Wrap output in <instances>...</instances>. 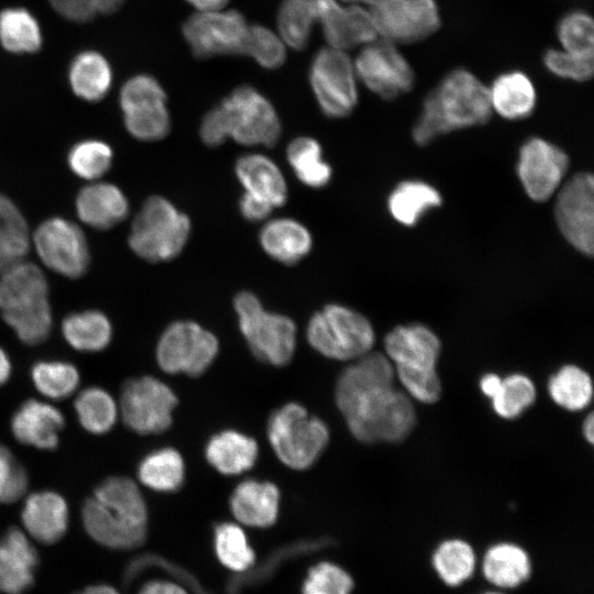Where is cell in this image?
<instances>
[{"instance_id": "cell-1", "label": "cell", "mask_w": 594, "mask_h": 594, "mask_svg": "<svg viewBox=\"0 0 594 594\" xmlns=\"http://www.w3.org/2000/svg\"><path fill=\"white\" fill-rule=\"evenodd\" d=\"M334 398L350 432L364 443L403 441L416 425L413 399L372 371L339 377Z\"/></svg>"}, {"instance_id": "cell-2", "label": "cell", "mask_w": 594, "mask_h": 594, "mask_svg": "<svg viewBox=\"0 0 594 594\" xmlns=\"http://www.w3.org/2000/svg\"><path fill=\"white\" fill-rule=\"evenodd\" d=\"M81 521L87 535L100 546L132 550L146 539V503L133 480L109 476L84 502Z\"/></svg>"}, {"instance_id": "cell-3", "label": "cell", "mask_w": 594, "mask_h": 594, "mask_svg": "<svg viewBox=\"0 0 594 594\" xmlns=\"http://www.w3.org/2000/svg\"><path fill=\"white\" fill-rule=\"evenodd\" d=\"M492 114L488 87L458 68L426 96L411 136L417 145L426 146L441 135L485 124Z\"/></svg>"}, {"instance_id": "cell-4", "label": "cell", "mask_w": 594, "mask_h": 594, "mask_svg": "<svg viewBox=\"0 0 594 594\" xmlns=\"http://www.w3.org/2000/svg\"><path fill=\"white\" fill-rule=\"evenodd\" d=\"M282 134V123L271 101L249 85L234 88L202 118L201 141L211 147L229 139L245 146L275 145Z\"/></svg>"}, {"instance_id": "cell-5", "label": "cell", "mask_w": 594, "mask_h": 594, "mask_svg": "<svg viewBox=\"0 0 594 594\" xmlns=\"http://www.w3.org/2000/svg\"><path fill=\"white\" fill-rule=\"evenodd\" d=\"M48 282L42 270L21 262L0 274V315L21 342L37 345L53 328Z\"/></svg>"}, {"instance_id": "cell-6", "label": "cell", "mask_w": 594, "mask_h": 594, "mask_svg": "<svg viewBox=\"0 0 594 594\" xmlns=\"http://www.w3.org/2000/svg\"><path fill=\"white\" fill-rule=\"evenodd\" d=\"M385 355L405 393L424 404H433L441 396L437 362L441 352L438 336L427 326H398L387 333Z\"/></svg>"}, {"instance_id": "cell-7", "label": "cell", "mask_w": 594, "mask_h": 594, "mask_svg": "<svg viewBox=\"0 0 594 594\" xmlns=\"http://www.w3.org/2000/svg\"><path fill=\"white\" fill-rule=\"evenodd\" d=\"M190 233V218L167 198L153 195L135 215L128 243L146 262H169L180 255Z\"/></svg>"}, {"instance_id": "cell-8", "label": "cell", "mask_w": 594, "mask_h": 594, "mask_svg": "<svg viewBox=\"0 0 594 594\" xmlns=\"http://www.w3.org/2000/svg\"><path fill=\"white\" fill-rule=\"evenodd\" d=\"M270 444L283 464L294 470L310 468L329 442V429L297 403L275 409L267 421Z\"/></svg>"}, {"instance_id": "cell-9", "label": "cell", "mask_w": 594, "mask_h": 594, "mask_svg": "<svg viewBox=\"0 0 594 594\" xmlns=\"http://www.w3.org/2000/svg\"><path fill=\"white\" fill-rule=\"evenodd\" d=\"M238 324L251 352L274 366L288 364L296 349V324L287 316L267 311L250 290L239 292L233 299Z\"/></svg>"}, {"instance_id": "cell-10", "label": "cell", "mask_w": 594, "mask_h": 594, "mask_svg": "<svg viewBox=\"0 0 594 594\" xmlns=\"http://www.w3.org/2000/svg\"><path fill=\"white\" fill-rule=\"evenodd\" d=\"M307 340L326 358L350 361L372 351L375 332L364 315L348 306L329 304L309 319Z\"/></svg>"}, {"instance_id": "cell-11", "label": "cell", "mask_w": 594, "mask_h": 594, "mask_svg": "<svg viewBox=\"0 0 594 594\" xmlns=\"http://www.w3.org/2000/svg\"><path fill=\"white\" fill-rule=\"evenodd\" d=\"M119 103L124 127L135 140L156 142L170 132L167 96L153 76L140 74L128 79L120 90Z\"/></svg>"}, {"instance_id": "cell-12", "label": "cell", "mask_w": 594, "mask_h": 594, "mask_svg": "<svg viewBox=\"0 0 594 594\" xmlns=\"http://www.w3.org/2000/svg\"><path fill=\"white\" fill-rule=\"evenodd\" d=\"M219 351L217 337L191 320H177L166 327L156 346L158 366L168 374H204Z\"/></svg>"}, {"instance_id": "cell-13", "label": "cell", "mask_w": 594, "mask_h": 594, "mask_svg": "<svg viewBox=\"0 0 594 594\" xmlns=\"http://www.w3.org/2000/svg\"><path fill=\"white\" fill-rule=\"evenodd\" d=\"M309 81L324 116L341 119L353 112L359 99L356 74L345 51L319 50L311 61Z\"/></svg>"}, {"instance_id": "cell-14", "label": "cell", "mask_w": 594, "mask_h": 594, "mask_svg": "<svg viewBox=\"0 0 594 594\" xmlns=\"http://www.w3.org/2000/svg\"><path fill=\"white\" fill-rule=\"evenodd\" d=\"M177 404L168 385L153 376H141L123 384L119 410L123 424L133 432L156 435L170 427Z\"/></svg>"}, {"instance_id": "cell-15", "label": "cell", "mask_w": 594, "mask_h": 594, "mask_svg": "<svg viewBox=\"0 0 594 594\" xmlns=\"http://www.w3.org/2000/svg\"><path fill=\"white\" fill-rule=\"evenodd\" d=\"M32 243L42 263L64 277L78 278L89 267L86 235L68 219L52 217L44 220L34 231Z\"/></svg>"}, {"instance_id": "cell-16", "label": "cell", "mask_w": 594, "mask_h": 594, "mask_svg": "<svg viewBox=\"0 0 594 594\" xmlns=\"http://www.w3.org/2000/svg\"><path fill=\"white\" fill-rule=\"evenodd\" d=\"M554 202V219L563 238L586 256L594 252V179L587 172L561 185Z\"/></svg>"}, {"instance_id": "cell-17", "label": "cell", "mask_w": 594, "mask_h": 594, "mask_svg": "<svg viewBox=\"0 0 594 594\" xmlns=\"http://www.w3.org/2000/svg\"><path fill=\"white\" fill-rule=\"evenodd\" d=\"M249 24L235 10L197 12L183 24L182 32L198 58L242 55Z\"/></svg>"}, {"instance_id": "cell-18", "label": "cell", "mask_w": 594, "mask_h": 594, "mask_svg": "<svg viewBox=\"0 0 594 594\" xmlns=\"http://www.w3.org/2000/svg\"><path fill=\"white\" fill-rule=\"evenodd\" d=\"M356 78L385 100L407 94L414 87L415 74L394 43L377 38L365 44L354 63Z\"/></svg>"}, {"instance_id": "cell-19", "label": "cell", "mask_w": 594, "mask_h": 594, "mask_svg": "<svg viewBox=\"0 0 594 594\" xmlns=\"http://www.w3.org/2000/svg\"><path fill=\"white\" fill-rule=\"evenodd\" d=\"M371 7L377 36L394 44L425 40L440 28L435 0H380Z\"/></svg>"}, {"instance_id": "cell-20", "label": "cell", "mask_w": 594, "mask_h": 594, "mask_svg": "<svg viewBox=\"0 0 594 594\" xmlns=\"http://www.w3.org/2000/svg\"><path fill=\"white\" fill-rule=\"evenodd\" d=\"M569 156L556 144L538 136L526 140L519 148L516 172L526 195L544 202L565 180Z\"/></svg>"}, {"instance_id": "cell-21", "label": "cell", "mask_w": 594, "mask_h": 594, "mask_svg": "<svg viewBox=\"0 0 594 594\" xmlns=\"http://www.w3.org/2000/svg\"><path fill=\"white\" fill-rule=\"evenodd\" d=\"M318 23L328 45L341 51L369 44L378 37L370 10L360 4L342 6L337 0H320Z\"/></svg>"}, {"instance_id": "cell-22", "label": "cell", "mask_w": 594, "mask_h": 594, "mask_svg": "<svg viewBox=\"0 0 594 594\" xmlns=\"http://www.w3.org/2000/svg\"><path fill=\"white\" fill-rule=\"evenodd\" d=\"M38 564V552L25 531L12 526L0 536V593L30 591Z\"/></svg>"}, {"instance_id": "cell-23", "label": "cell", "mask_w": 594, "mask_h": 594, "mask_svg": "<svg viewBox=\"0 0 594 594\" xmlns=\"http://www.w3.org/2000/svg\"><path fill=\"white\" fill-rule=\"evenodd\" d=\"M65 427L63 413L55 406L35 399L24 400L10 420L12 436L18 442L38 450H55Z\"/></svg>"}, {"instance_id": "cell-24", "label": "cell", "mask_w": 594, "mask_h": 594, "mask_svg": "<svg viewBox=\"0 0 594 594\" xmlns=\"http://www.w3.org/2000/svg\"><path fill=\"white\" fill-rule=\"evenodd\" d=\"M25 534L43 544L58 542L67 532L69 508L66 499L51 490L29 494L21 510Z\"/></svg>"}, {"instance_id": "cell-25", "label": "cell", "mask_w": 594, "mask_h": 594, "mask_svg": "<svg viewBox=\"0 0 594 594\" xmlns=\"http://www.w3.org/2000/svg\"><path fill=\"white\" fill-rule=\"evenodd\" d=\"M75 207L78 218L97 230L112 229L130 211L129 200L118 186L97 180L79 190Z\"/></svg>"}, {"instance_id": "cell-26", "label": "cell", "mask_w": 594, "mask_h": 594, "mask_svg": "<svg viewBox=\"0 0 594 594\" xmlns=\"http://www.w3.org/2000/svg\"><path fill=\"white\" fill-rule=\"evenodd\" d=\"M280 494L268 481L248 479L232 491L229 505L235 519L250 527L266 528L278 516Z\"/></svg>"}, {"instance_id": "cell-27", "label": "cell", "mask_w": 594, "mask_h": 594, "mask_svg": "<svg viewBox=\"0 0 594 594\" xmlns=\"http://www.w3.org/2000/svg\"><path fill=\"white\" fill-rule=\"evenodd\" d=\"M234 174L244 193L268 202L273 208L286 204L287 182L279 166L263 153H246L234 164Z\"/></svg>"}, {"instance_id": "cell-28", "label": "cell", "mask_w": 594, "mask_h": 594, "mask_svg": "<svg viewBox=\"0 0 594 594\" xmlns=\"http://www.w3.org/2000/svg\"><path fill=\"white\" fill-rule=\"evenodd\" d=\"M258 242L267 256L284 265L299 263L314 246L309 229L287 217L266 220L260 230Z\"/></svg>"}, {"instance_id": "cell-29", "label": "cell", "mask_w": 594, "mask_h": 594, "mask_svg": "<svg viewBox=\"0 0 594 594\" xmlns=\"http://www.w3.org/2000/svg\"><path fill=\"white\" fill-rule=\"evenodd\" d=\"M207 462L223 475H238L249 471L258 457V447L252 437L228 429L215 433L205 448Z\"/></svg>"}, {"instance_id": "cell-30", "label": "cell", "mask_w": 594, "mask_h": 594, "mask_svg": "<svg viewBox=\"0 0 594 594\" xmlns=\"http://www.w3.org/2000/svg\"><path fill=\"white\" fill-rule=\"evenodd\" d=\"M532 564L528 552L512 542L491 546L482 559L485 580L501 590L516 588L531 575Z\"/></svg>"}, {"instance_id": "cell-31", "label": "cell", "mask_w": 594, "mask_h": 594, "mask_svg": "<svg viewBox=\"0 0 594 594\" xmlns=\"http://www.w3.org/2000/svg\"><path fill=\"white\" fill-rule=\"evenodd\" d=\"M488 96L493 112L510 121L529 117L537 101L532 81L525 73L518 70L496 77L488 88Z\"/></svg>"}, {"instance_id": "cell-32", "label": "cell", "mask_w": 594, "mask_h": 594, "mask_svg": "<svg viewBox=\"0 0 594 594\" xmlns=\"http://www.w3.org/2000/svg\"><path fill=\"white\" fill-rule=\"evenodd\" d=\"M441 205L442 197L437 188L418 179L400 182L387 198L391 217L405 227L416 226L427 212Z\"/></svg>"}, {"instance_id": "cell-33", "label": "cell", "mask_w": 594, "mask_h": 594, "mask_svg": "<svg viewBox=\"0 0 594 594\" xmlns=\"http://www.w3.org/2000/svg\"><path fill=\"white\" fill-rule=\"evenodd\" d=\"M69 86L73 92L88 102L103 99L112 85V69L105 56L96 51L77 54L69 65Z\"/></svg>"}, {"instance_id": "cell-34", "label": "cell", "mask_w": 594, "mask_h": 594, "mask_svg": "<svg viewBox=\"0 0 594 594\" xmlns=\"http://www.w3.org/2000/svg\"><path fill=\"white\" fill-rule=\"evenodd\" d=\"M65 341L80 352H100L111 342L113 330L100 310L88 309L67 315L62 321Z\"/></svg>"}, {"instance_id": "cell-35", "label": "cell", "mask_w": 594, "mask_h": 594, "mask_svg": "<svg viewBox=\"0 0 594 594\" xmlns=\"http://www.w3.org/2000/svg\"><path fill=\"white\" fill-rule=\"evenodd\" d=\"M286 158L298 180L312 189L328 186L332 167L323 158L321 144L311 136L293 139L286 148Z\"/></svg>"}, {"instance_id": "cell-36", "label": "cell", "mask_w": 594, "mask_h": 594, "mask_svg": "<svg viewBox=\"0 0 594 594\" xmlns=\"http://www.w3.org/2000/svg\"><path fill=\"white\" fill-rule=\"evenodd\" d=\"M139 481L152 491L173 493L185 480V463L174 448L164 447L147 453L138 465Z\"/></svg>"}, {"instance_id": "cell-37", "label": "cell", "mask_w": 594, "mask_h": 594, "mask_svg": "<svg viewBox=\"0 0 594 594\" xmlns=\"http://www.w3.org/2000/svg\"><path fill=\"white\" fill-rule=\"evenodd\" d=\"M31 242V232L23 213L4 196L0 217V274L24 261Z\"/></svg>"}, {"instance_id": "cell-38", "label": "cell", "mask_w": 594, "mask_h": 594, "mask_svg": "<svg viewBox=\"0 0 594 594\" xmlns=\"http://www.w3.org/2000/svg\"><path fill=\"white\" fill-rule=\"evenodd\" d=\"M43 43L41 26L35 16L24 8H6L0 11V44L13 54H33Z\"/></svg>"}, {"instance_id": "cell-39", "label": "cell", "mask_w": 594, "mask_h": 594, "mask_svg": "<svg viewBox=\"0 0 594 594\" xmlns=\"http://www.w3.org/2000/svg\"><path fill=\"white\" fill-rule=\"evenodd\" d=\"M431 565L448 586L457 587L471 579L476 568L473 547L459 538L440 542L431 556Z\"/></svg>"}, {"instance_id": "cell-40", "label": "cell", "mask_w": 594, "mask_h": 594, "mask_svg": "<svg viewBox=\"0 0 594 594\" xmlns=\"http://www.w3.org/2000/svg\"><path fill=\"white\" fill-rule=\"evenodd\" d=\"M319 14L320 0H283L277 12L278 35L289 47L305 48Z\"/></svg>"}, {"instance_id": "cell-41", "label": "cell", "mask_w": 594, "mask_h": 594, "mask_svg": "<svg viewBox=\"0 0 594 594\" xmlns=\"http://www.w3.org/2000/svg\"><path fill=\"white\" fill-rule=\"evenodd\" d=\"M79 425L91 435H105L117 422L119 408L112 395L99 386L84 388L75 398Z\"/></svg>"}, {"instance_id": "cell-42", "label": "cell", "mask_w": 594, "mask_h": 594, "mask_svg": "<svg viewBox=\"0 0 594 594\" xmlns=\"http://www.w3.org/2000/svg\"><path fill=\"white\" fill-rule=\"evenodd\" d=\"M548 392L560 407L578 411L584 409L592 399L591 376L576 365H564L549 380Z\"/></svg>"}, {"instance_id": "cell-43", "label": "cell", "mask_w": 594, "mask_h": 594, "mask_svg": "<svg viewBox=\"0 0 594 594\" xmlns=\"http://www.w3.org/2000/svg\"><path fill=\"white\" fill-rule=\"evenodd\" d=\"M31 380L41 395L61 400L76 392L80 383V374L70 362L42 360L32 365Z\"/></svg>"}, {"instance_id": "cell-44", "label": "cell", "mask_w": 594, "mask_h": 594, "mask_svg": "<svg viewBox=\"0 0 594 594\" xmlns=\"http://www.w3.org/2000/svg\"><path fill=\"white\" fill-rule=\"evenodd\" d=\"M213 546L219 561L231 571L243 572L254 563L255 553L246 535L235 524H218L213 530Z\"/></svg>"}, {"instance_id": "cell-45", "label": "cell", "mask_w": 594, "mask_h": 594, "mask_svg": "<svg viewBox=\"0 0 594 594\" xmlns=\"http://www.w3.org/2000/svg\"><path fill=\"white\" fill-rule=\"evenodd\" d=\"M112 160L111 146L96 139L75 143L67 154L70 170L76 176L91 182L98 180L110 169Z\"/></svg>"}, {"instance_id": "cell-46", "label": "cell", "mask_w": 594, "mask_h": 594, "mask_svg": "<svg viewBox=\"0 0 594 594\" xmlns=\"http://www.w3.org/2000/svg\"><path fill=\"white\" fill-rule=\"evenodd\" d=\"M535 399V384L524 374H512L502 378L496 394L491 398L494 411L505 419L518 417Z\"/></svg>"}, {"instance_id": "cell-47", "label": "cell", "mask_w": 594, "mask_h": 594, "mask_svg": "<svg viewBox=\"0 0 594 594\" xmlns=\"http://www.w3.org/2000/svg\"><path fill=\"white\" fill-rule=\"evenodd\" d=\"M242 55L252 57L267 69L278 68L286 59L285 43L272 30L260 25H249Z\"/></svg>"}, {"instance_id": "cell-48", "label": "cell", "mask_w": 594, "mask_h": 594, "mask_svg": "<svg viewBox=\"0 0 594 594\" xmlns=\"http://www.w3.org/2000/svg\"><path fill=\"white\" fill-rule=\"evenodd\" d=\"M558 37L563 51L579 55L594 53V23L583 11L570 12L560 20Z\"/></svg>"}, {"instance_id": "cell-49", "label": "cell", "mask_w": 594, "mask_h": 594, "mask_svg": "<svg viewBox=\"0 0 594 594\" xmlns=\"http://www.w3.org/2000/svg\"><path fill=\"white\" fill-rule=\"evenodd\" d=\"M353 586V579L345 570L330 562H320L309 570L302 594H350Z\"/></svg>"}, {"instance_id": "cell-50", "label": "cell", "mask_w": 594, "mask_h": 594, "mask_svg": "<svg viewBox=\"0 0 594 594\" xmlns=\"http://www.w3.org/2000/svg\"><path fill=\"white\" fill-rule=\"evenodd\" d=\"M28 487L26 469L7 446L0 443V504L18 502Z\"/></svg>"}, {"instance_id": "cell-51", "label": "cell", "mask_w": 594, "mask_h": 594, "mask_svg": "<svg viewBox=\"0 0 594 594\" xmlns=\"http://www.w3.org/2000/svg\"><path fill=\"white\" fill-rule=\"evenodd\" d=\"M543 64L553 75L574 81L591 79L594 70L593 55H579L566 51L548 50L543 55Z\"/></svg>"}, {"instance_id": "cell-52", "label": "cell", "mask_w": 594, "mask_h": 594, "mask_svg": "<svg viewBox=\"0 0 594 594\" xmlns=\"http://www.w3.org/2000/svg\"><path fill=\"white\" fill-rule=\"evenodd\" d=\"M53 9L64 19L85 23L99 13L95 0H48Z\"/></svg>"}, {"instance_id": "cell-53", "label": "cell", "mask_w": 594, "mask_h": 594, "mask_svg": "<svg viewBox=\"0 0 594 594\" xmlns=\"http://www.w3.org/2000/svg\"><path fill=\"white\" fill-rule=\"evenodd\" d=\"M273 207L261 198L244 193L239 200V210L244 219L252 222L267 220Z\"/></svg>"}, {"instance_id": "cell-54", "label": "cell", "mask_w": 594, "mask_h": 594, "mask_svg": "<svg viewBox=\"0 0 594 594\" xmlns=\"http://www.w3.org/2000/svg\"><path fill=\"white\" fill-rule=\"evenodd\" d=\"M139 594H187V592L173 582L154 580L145 583Z\"/></svg>"}, {"instance_id": "cell-55", "label": "cell", "mask_w": 594, "mask_h": 594, "mask_svg": "<svg viewBox=\"0 0 594 594\" xmlns=\"http://www.w3.org/2000/svg\"><path fill=\"white\" fill-rule=\"evenodd\" d=\"M501 382L502 378L498 375L488 373L481 378L480 388L485 396L492 398L496 394Z\"/></svg>"}, {"instance_id": "cell-56", "label": "cell", "mask_w": 594, "mask_h": 594, "mask_svg": "<svg viewBox=\"0 0 594 594\" xmlns=\"http://www.w3.org/2000/svg\"><path fill=\"white\" fill-rule=\"evenodd\" d=\"M198 12L218 11L222 10L229 0H186Z\"/></svg>"}, {"instance_id": "cell-57", "label": "cell", "mask_w": 594, "mask_h": 594, "mask_svg": "<svg viewBox=\"0 0 594 594\" xmlns=\"http://www.w3.org/2000/svg\"><path fill=\"white\" fill-rule=\"evenodd\" d=\"M12 364L7 351L0 346V386L4 385L11 377Z\"/></svg>"}, {"instance_id": "cell-58", "label": "cell", "mask_w": 594, "mask_h": 594, "mask_svg": "<svg viewBox=\"0 0 594 594\" xmlns=\"http://www.w3.org/2000/svg\"><path fill=\"white\" fill-rule=\"evenodd\" d=\"M99 13L109 14L119 10L125 0H95Z\"/></svg>"}, {"instance_id": "cell-59", "label": "cell", "mask_w": 594, "mask_h": 594, "mask_svg": "<svg viewBox=\"0 0 594 594\" xmlns=\"http://www.w3.org/2000/svg\"><path fill=\"white\" fill-rule=\"evenodd\" d=\"M75 594H120L114 587L108 584L89 585Z\"/></svg>"}, {"instance_id": "cell-60", "label": "cell", "mask_w": 594, "mask_h": 594, "mask_svg": "<svg viewBox=\"0 0 594 594\" xmlns=\"http://www.w3.org/2000/svg\"><path fill=\"white\" fill-rule=\"evenodd\" d=\"M583 435L590 443L594 440V419L592 413L585 418L583 424Z\"/></svg>"}, {"instance_id": "cell-61", "label": "cell", "mask_w": 594, "mask_h": 594, "mask_svg": "<svg viewBox=\"0 0 594 594\" xmlns=\"http://www.w3.org/2000/svg\"><path fill=\"white\" fill-rule=\"evenodd\" d=\"M3 200H4V196L0 195V217H1V212H2Z\"/></svg>"}, {"instance_id": "cell-62", "label": "cell", "mask_w": 594, "mask_h": 594, "mask_svg": "<svg viewBox=\"0 0 594 594\" xmlns=\"http://www.w3.org/2000/svg\"><path fill=\"white\" fill-rule=\"evenodd\" d=\"M377 1H380V0H364V4L366 3V4H370V6H373Z\"/></svg>"}, {"instance_id": "cell-63", "label": "cell", "mask_w": 594, "mask_h": 594, "mask_svg": "<svg viewBox=\"0 0 594 594\" xmlns=\"http://www.w3.org/2000/svg\"><path fill=\"white\" fill-rule=\"evenodd\" d=\"M483 594H505V593L498 592V591H490V592H485Z\"/></svg>"}]
</instances>
